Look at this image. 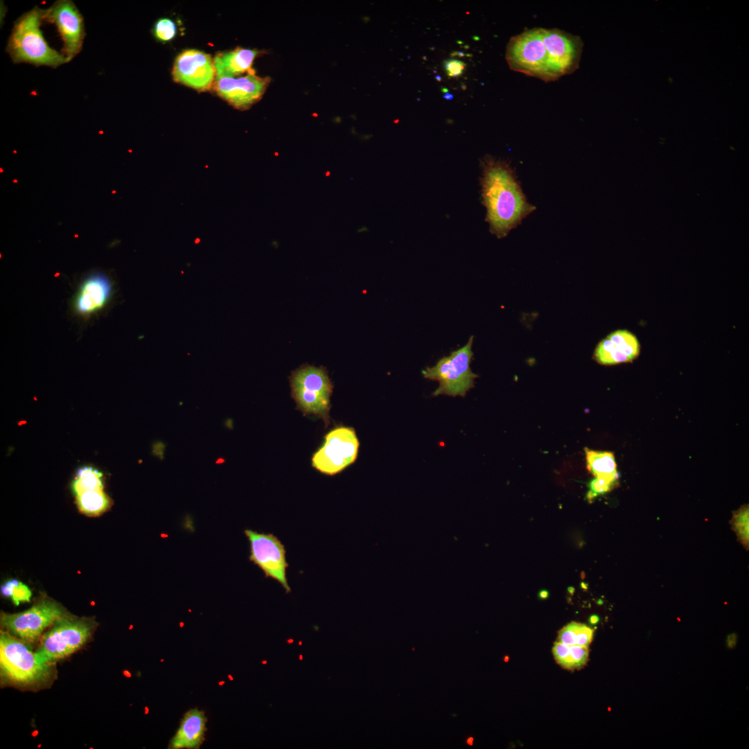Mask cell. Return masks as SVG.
Listing matches in <instances>:
<instances>
[{
	"label": "cell",
	"instance_id": "1",
	"mask_svg": "<svg viewBox=\"0 0 749 749\" xmlns=\"http://www.w3.org/2000/svg\"><path fill=\"white\" fill-rule=\"evenodd\" d=\"M482 167V198L487 210L486 221L490 232L503 238L535 207L528 202L509 164L487 156L483 160Z\"/></svg>",
	"mask_w": 749,
	"mask_h": 749
},
{
	"label": "cell",
	"instance_id": "2",
	"mask_svg": "<svg viewBox=\"0 0 749 749\" xmlns=\"http://www.w3.org/2000/svg\"><path fill=\"white\" fill-rule=\"evenodd\" d=\"M44 9L35 6L21 15L14 23L6 51L15 64L57 68L69 62L66 57L52 49L40 29Z\"/></svg>",
	"mask_w": 749,
	"mask_h": 749
},
{
	"label": "cell",
	"instance_id": "3",
	"mask_svg": "<svg viewBox=\"0 0 749 749\" xmlns=\"http://www.w3.org/2000/svg\"><path fill=\"white\" fill-rule=\"evenodd\" d=\"M289 382L296 409L304 416L318 417L327 427L334 386L325 368L303 365L291 372Z\"/></svg>",
	"mask_w": 749,
	"mask_h": 749
},
{
	"label": "cell",
	"instance_id": "4",
	"mask_svg": "<svg viewBox=\"0 0 749 749\" xmlns=\"http://www.w3.org/2000/svg\"><path fill=\"white\" fill-rule=\"evenodd\" d=\"M473 341L474 337L472 336L464 346L451 352L449 355L443 356L435 365L427 367L422 370L424 378L439 383L438 387L433 393V396L444 395L465 397L474 386V379L478 375L470 368L474 354Z\"/></svg>",
	"mask_w": 749,
	"mask_h": 749
},
{
	"label": "cell",
	"instance_id": "5",
	"mask_svg": "<svg viewBox=\"0 0 749 749\" xmlns=\"http://www.w3.org/2000/svg\"><path fill=\"white\" fill-rule=\"evenodd\" d=\"M506 61L512 70L549 82L559 78L552 70L540 28L524 31L510 40Z\"/></svg>",
	"mask_w": 749,
	"mask_h": 749
},
{
	"label": "cell",
	"instance_id": "6",
	"mask_svg": "<svg viewBox=\"0 0 749 749\" xmlns=\"http://www.w3.org/2000/svg\"><path fill=\"white\" fill-rule=\"evenodd\" d=\"M93 625L86 619L62 617L44 633L35 655L40 664H51L81 648L91 636Z\"/></svg>",
	"mask_w": 749,
	"mask_h": 749
},
{
	"label": "cell",
	"instance_id": "7",
	"mask_svg": "<svg viewBox=\"0 0 749 749\" xmlns=\"http://www.w3.org/2000/svg\"><path fill=\"white\" fill-rule=\"evenodd\" d=\"M359 445L352 427H336L325 436L322 446L313 453L311 466L325 475L338 474L356 461Z\"/></svg>",
	"mask_w": 749,
	"mask_h": 749
},
{
	"label": "cell",
	"instance_id": "8",
	"mask_svg": "<svg viewBox=\"0 0 749 749\" xmlns=\"http://www.w3.org/2000/svg\"><path fill=\"white\" fill-rule=\"evenodd\" d=\"M1 673L9 680L22 685L35 683L44 678L50 664H40L35 652L24 642L6 631L0 634Z\"/></svg>",
	"mask_w": 749,
	"mask_h": 749
},
{
	"label": "cell",
	"instance_id": "9",
	"mask_svg": "<svg viewBox=\"0 0 749 749\" xmlns=\"http://www.w3.org/2000/svg\"><path fill=\"white\" fill-rule=\"evenodd\" d=\"M64 617V610L55 601L44 599L18 613H1V626L11 635L26 642L37 639L43 631Z\"/></svg>",
	"mask_w": 749,
	"mask_h": 749
},
{
	"label": "cell",
	"instance_id": "10",
	"mask_svg": "<svg viewBox=\"0 0 749 749\" xmlns=\"http://www.w3.org/2000/svg\"><path fill=\"white\" fill-rule=\"evenodd\" d=\"M244 533L250 542L249 560L262 570L265 578L275 580L289 593L291 587L286 578L289 563L282 542L273 533L250 529H246Z\"/></svg>",
	"mask_w": 749,
	"mask_h": 749
},
{
	"label": "cell",
	"instance_id": "11",
	"mask_svg": "<svg viewBox=\"0 0 749 749\" xmlns=\"http://www.w3.org/2000/svg\"><path fill=\"white\" fill-rule=\"evenodd\" d=\"M44 21L54 24L63 42L62 54L70 62L82 50L85 37L84 19L71 0H58L44 9Z\"/></svg>",
	"mask_w": 749,
	"mask_h": 749
},
{
	"label": "cell",
	"instance_id": "12",
	"mask_svg": "<svg viewBox=\"0 0 749 749\" xmlns=\"http://www.w3.org/2000/svg\"><path fill=\"white\" fill-rule=\"evenodd\" d=\"M215 69L214 87L217 94L237 109H247L257 103L270 82L268 78L257 76L254 70L244 76L236 77Z\"/></svg>",
	"mask_w": 749,
	"mask_h": 749
},
{
	"label": "cell",
	"instance_id": "13",
	"mask_svg": "<svg viewBox=\"0 0 749 749\" xmlns=\"http://www.w3.org/2000/svg\"><path fill=\"white\" fill-rule=\"evenodd\" d=\"M549 64L558 78L579 66L583 43L580 37L558 28H540Z\"/></svg>",
	"mask_w": 749,
	"mask_h": 749
},
{
	"label": "cell",
	"instance_id": "14",
	"mask_svg": "<svg viewBox=\"0 0 749 749\" xmlns=\"http://www.w3.org/2000/svg\"><path fill=\"white\" fill-rule=\"evenodd\" d=\"M172 74L175 82L203 92L214 86L216 69L209 55L186 49L176 57Z\"/></svg>",
	"mask_w": 749,
	"mask_h": 749
},
{
	"label": "cell",
	"instance_id": "15",
	"mask_svg": "<svg viewBox=\"0 0 749 749\" xmlns=\"http://www.w3.org/2000/svg\"><path fill=\"white\" fill-rule=\"evenodd\" d=\"M641 352V345L632 332L617 329L610 333L596 345L593 357L603 365H614L635 360Z\"/></svg>",
	"mask_w": 749,
	"mask_h": 749
},
{
	"label": "cell",
	"instance_id": "16",
	"mask_svg": "<svg viewBox=\"0 0 749 749\" xmlns=\"http://www.w3.org/2000/svg\"><path fill=\"white\" fill-rule=\"evenodd\" d=\"M111 291L112 285L105 275L96 273L89 275L82 283L76 295V309L83 315H88L101 309Z\"/></svg>",
	"mask_w": 749,
	"mask_h": 749
},
{
	"label": "cell",
	"instance_id": "17",
	"mask_svg": "<svg viewBox=\"0 0 749 749\" xmlns=\"http://www.w3.org/2000/svg\"><path fill=\"white\" fill-rule=\"evenodd\" d=\"M207 718L203 711L190 709L182 718L180 728L171 740L169 748H199L205 739Z\"/></svg>",
	"mask_w": 749,
	"mask_h": 749
},
{
	"label": "cell",
	"instance_id": "18",
	"mask_svg": "<svg viewBox=\"0 0 749 749\" xmlns=\"http://www.w3.org/2000/svg\"><path fill=\"white\" fill-rule=\"evenodd\" d=\"M258 53L256 50L243 48L219 53L214 60L215 69L232 76L248 74L253 70L252 65Z\"/></svg>",
	"mask_w": 749,
	"mask_h": 749
},
{
	"label": "cell",
	"instance_id": "19",
	"mask_svg": "<svg viewBox=\"0 0 749 749\" xmlns=\"http://www.w3.org/2000/svg\"><path fill=\"white\" fill-rule=\"evenodd\" d=\"M587 468L595 478L618 482L617 465L613 453L585 448Z\"/></svg>",
	"mask_w": 749,
	"mask_h": 749
},
{
	"label": "cell",
	"instance_id": "20",
	"mask_svg": "<svg viewBox=\"0 0 749 749\" xmlns=\"http://www.w3.org/2000/svg\"><path fill=\"white\" fill-rule=\"evenodd\" d=\"M76 503L80 512L96 516L106 511L110 506V500L103 490H87L76 495Z\"/></svg>",
	"mask_w": 749,
	"mask_h": 749
},
{
	"label": "cell",
	"instance_id": "21",
	"mask_svg": "<svg viewBox=\"0 0 749 749\" xmlns=\"http://www.w3.org/2000/svg\"><path fill=\"white\" fill-rule=\"evenodd\" d=\"M594 630L587 625L571 621L558 632L557 642L568 646H589L592 641Z\"/></svg>",
	"mask_w": 749,
	"mask_h": 749
},
{
	"label": "cell",
	"instance_id": "22",
	"mask_svg": "<svg viewBox=\"0 0 749 749\" xmlns=\"http://www.w3.org/2000/svg\"><path fill=\"white\" fill-rule=\"evenodd\" d=\"M76 495L87 490H103L102 474L92 467L80 469L72 484Z\"/></svg>",
	"mask_w": 749,
	"mask_h": 749
},
{
	"label": "cell",
	"instance_id": "23",
	"mask_svg": "<svg viewBox=\"0 0 749 749\" xmlns=\"http://www.w3.org/2000/svg\"><path fill=\"white\" fill-rule=\"evenodd\" d=\"M1 594L10 597L15 605L21 602H29L32 593L29 587L17 579L8 580L1 587Z\"/></svg>",
	"mask_w": 749,
	"mask_h": 749
},
{
	"label": "cell",
	"instance_id": "24",
	"mask_svg": "<svg viewBox=\"0 0 749 749\" xmlns=\"http://www.w3.org/2000/svg\"><path fill=\"white\" fill-rule=\"evenodd\" d=\"M733 526L741 542L748 544V507L743 506L736 511L732 519Z\"/></svg>",
	"mask_w": 749,
	"mask_h": 749
},
{
	"label": "cell",
	"instance_id": "25",
	"mask_svg": "<svg viewBox=\"0 0 749 749\" xmlns=\"http://www.w3.org/2000/svg\"><path fill=\"white\" fill-rule=\"evenodd\" d=\"M153 33L157 40L161 42H167L175 37L176 26L171 19L162 18L155 22Z\"/></svg>",
	"mask_w": 749,
	"mask_h": 749
},
{
	"label": "cell",
	"instance_id": "26",
	"mask_svg": "<svg viewBox=\"0 0 749 749\" xmlns=\"http://www.w3.org/2000/svg\"><path fill=\"white\" fill-rule=\"evenodd\" d=\"M553 657L558 664L568 670H574L576 666L570 653V646L556 642L552 648Z\"/></svg>",
	"mask_w": 749,
	"mask_h": 749
},
{
	"label": "cell",
	"instance_id": "27",
	"mask_svg": "<svg viewBox=\"0 0 749 749\" xmlns=\"http://www.w3.org/2000/svg\"><path fill=\"white\" fill-rule=\"evenodd\" d=\"M617 484L618 482L606 479L594 478L589 483V490L586 497L589 501H592L599 495L611 491Z\"/></svg>",
	"mask_w": 749,
	"mask_h": 749
},
{
	"label": "cell",
	"instance_id": "28",
	"mask_svg": "<svg viewBox=\"0 0 749 749\" xmlns=\"http://www.w3.org/2000/svg\"><path fill=\"white\" fill-rule=\"evenodd\" d=\"M444 67L449 77H457L462 74L465 64L456 59H450L445 62Z\"/></svg>",
	"mask_w": 749,
	"mask_h": 749
},
{
	"label": "cell",
	"instance_id": "29",
	"mask_svg": "<svg viewBox=\"0 0 749 749\" xmlns=\"http://www.w3.org/2000/svg\"><path fill=\"white\" fill-rule=\"evenodd\" d=\"M165 447L166 445L162 442H158L155 444V454L160 457L161 460L164 458Z\"/></svg>",
	"mask_w": 749,
	"mask_h": 749
},
{
	"label": "cell",
	"instance_id": "30",
	"mask_svg": "<svg viewBox=\"0 0 749 749\" xmlns=\"http://www.w3.org/2000/svg\"><path fill=\"white\" fill-rule=\"evenodd\" d=\"M224 425H225L226 429H233V420H232V419H231V418L226 419L224 421Z\"/></svg>",
	"mask_w": 749,
	"mask_h": 749
},
{
	"label": "cell",
	"instance_id": "31",
	"mask_svg": "<svg viewBox=\"0 0 749 749\" xmlns=\"http://www.w3.org/2000/svg\"><path fill=\"white\" fill-rule=\"evenodd\" d=\"M599 618L596 615L591 616L589 617V619L590 623H592V624H596L599 621Z\"/></svg>",
	"mask_w": 749,
	"mask_h": 749
},
{
	"label": "cell",
	"instance_id": "32",
	"mask_svg": "<svg viewBox=\"0 0 749 749\" xmlns=\"http://www.w3.org/2000/svg\"><path fill=\"white\" fill-rule=\"evenodd\" d=\"M548 596H549V593L546 590H542L539 594L540 598L543 599L547 598Z\"/></svg>",
	"mask_w": 749,
	"mask_h": 749
},
{
	"label": "cell",
	"instance_id": "33",
	"mask_svg": "<svg viewBox=\"0 0 749 749\" xmlns=\"http://www.w3.org/2000/svg\"><path fill=\"white\" fill-rule=\"evenodd\" d=\"M225 459L224 458H222V457H218V458H217V459L216 460V461H215V463H216V464H222V463H225Z\"/></svg>",
	"mask_w": 749,
	"mask_h": 749
},
{
	"label": "cell",
	"instance_id": "34",
	"mask_svg": "<svg viewBox=\"0 0 749 749\" xmlns=\"http://www.w3.org/2000/svg\"><path fill=\"white\" fill-rule=\"evenodd\" d=\"M467 743H468L469 745L472 746V745L473 744V738H472V737H470V738H469V739H467Z\"/></svg>",
	"mask_w": 749,
	"mask_h": 749
},
{
	"label": "cell",
	"instance_id": "35",
	"mask_svg": "<svg viewBox=\"0 0 749 749\" xmlns=\"http://www.w3.org/2000/svg\"><path fill=\"white\" fill-rule=\"evenodd\" d=\"M504 660L506 662H508V656L505 657Z\"/></svg>",
	"mask_w": 749,
	"mask_h": 749
}]
</instances>
